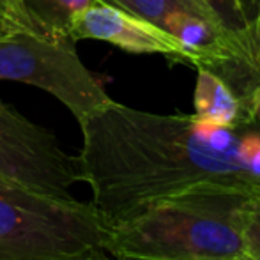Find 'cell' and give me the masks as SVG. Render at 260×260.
<instances>
[{
  "mask_svg": "<svg viewBox=\"0 0 260 260\" xmlns=\"http://www.w3.org/2000/svg\"><path fill=\"white\" fill-rule=\"evenodd\" d=\"M80 129L83 181L112 226L152 204L200 186L260 197V131L197 115H159L110 101Z\"/></svg>",
  "mask_w": 260,
  "mask_h": 260,
  "instance_id": "1",
  "label": "cell"
},
{
  "mask_svg": "<svg viewBox=\"0 0 260 260\" xmlns=\"http://www.w3.org/2000/svg\"><path fill=\"white\" fill-rule=\"evenodd\" d=\"M257 195L200 186L152 204L112 226L105 250L117 260H230L246 253L244 223Z\"/></svg>",
  "mask_w": 260,
  "mask_h": 260,
  "instance_id": "2",
  "label": "cell"
},
{
  "mask_svg": "<svg viewBox=\"0 0 260 260\" xmlns=\"http://www.w3.org/2000/svg\"><path fill=\"white\" fill-rule=\"evenodd\" d=\"M108 234L92 204L55 200L0 179V260H69L105 248Z\"/></svg>",
  "mask_w": 260,
  "mask_h": 260,
  "instance_id": "3",
  "label": "cell"
},
{
  "mask_svg": "<svg viewBox=\"0 0 260 260\" xmlns=\"http://www.w3.org/2000/svg\"><path fill=\"white\" fill-rule=\"evenodd\" d=\"M71 38L50 39L23 30L0 38V80L27 83L57 98L82 124L112 101L80 60Z\"/></svg>",
  "mask_w": 260,
  "mask_h": 260,
  "instance_id": "4",
  "label": "cell"
},
{
  "mask_svg": "<svg viewBox=\"0 0 260 260\" xmlns=\"http://www.w3.org/2000/svg\"><path fill=\"white\" fill-rule=\"evenodd\" d=\"M0 179L75 202L71 188L83 175L78 156L68 154L50 131L0 100Z\"/></svg>",
  "mask_w": 260,
  "mask_h": 260,
  "instance_id": "5",
  "label": "cell"
},
{
  "mask_svg": "<svg viewBox=\"0 0 260 260\" xmlns=\"http://www.w3.org/2000/svg\"><path fill=\"white\" fill-rule=\"evenodd\" d=\"M71 39H98L131 53H161L175 62L195 66V55L174 36L105 0H94L78 14L71 27Z\"/></svg>",
  "mask_w": 260,
  "mask_h": 260,
  "instance_id": "6",
  "label": "cell"
},
{
  "mask_svg": "<svg viewBox=\"0 0 260 260\" xmlns=\"http://www.w3.org/2000/svg\"><path fill=\"white\" fill-rule=\"evenodd\" d=\"M199 68H206L219 76L237 96L251 120L250 103L260 90V0L246 25L229 32L218 55Z\"/></svg>",
  "mask_w": 260,
  "mask_h": 260,
  "instance_id": "7",
  "label": "cell"
},
{
  "mask_svg": "<svg viewBox=\"0 0 260 260\" xmlns=\"http://www.w3.org/2000/svg\"><path fill=\"white\" fill-rule=\"evenodd\" d=\"M94 0H9L4 25L50 39L71 38V27L80 13Z\"/></svg>",
  "mask_w": 260,
  "mask_h": 260,
  "instance_id": "8",
  "label": "cell"
},
{
  "mask_svg": "<svg viewBox=\"0 0 260 260\" xmlns=\"http://www.w3.org/2000/svg\"><path fill=\"white\" fill-rule=\"evenodd\" d=\"M199 69L195 87V115L221 126H255L246 117L241 101L219 76L206 68Z\"/></svg>",
  "mask_w": 260,
  "mask_h": 260,
  "instance_id": "9",
  "label": "cell"
},
{
  "mask_svg": "<svg viewBox=\"0 0 260 260\" xmlns=\"http://www.w3.org/2000/svg\"><path fill=\"white\" fill-rule=\"evenodd\" d=\"M105 2L113 4V6L120 7V9L127 11L138 18H144V20L157 25L159 28H163L167 16L174 11H193V13H199L209 18L199 6H195L189 0H105Z\"/></svg>",
  "mask_w": 260,
  "mask_h": 260,
  "instance_id": "10",
  "label": "cell"
},
{
  "mask_svg": "<svg viewBox=\"0 0 260 260\" xmlns=\"http://www.w3.org/2000/svg\"><path fill=\"white\" fill-rule=\"evenodd\" d=\"M225 30H239L246 25V14L237 0H189Z\"/></svg>",
  "mask_w": 260,
  "mask_h": 260,
  "instance_id": "11",
  "label": "cell"
},
{
  "mask_svg": "<svg viewBox=\"0 0 260 260\" xmlns=\"http://www.w3.org/2000/svg\"><path fill=\"white\" fill-rule=\"evenodd\" d=\"M244 241H246V253L260 258V197L255 199L253 206L248 212L244 223Z\"/></svg>",
  "mask_w": 260,
  "mask_h": 260,
  "instance_id": "12",
  "label": "cell"
},
{
  "mask_svg": "<svg viewBox=\"0 0 260 260\" xmlns=\"http://www.w3.org/2000/svg\"><path fill=\"white\" fill-rule=\"evenodd\" d=\"M69 260H117V258L113 257L112 253H108L105 248H94V250H89V251H85V253L78 255V257H75V258H69Z\"/></svg>",
  "mask_w": 260,
  "mask_h": 260,
  "instance_id": "13",
  "label": "cell"
},
{
  "mask_svg": "<svg viewBox=\"0 0 260 260\" xmlns=\"http://www.w3.org/2000/svg\"><path fill=\"white\" fill-rule=\"evenodd\" d=\"M250 117L253 120V124H258L260 126V90L255 94L250 103Z\"/></svg>",
  "mask_w": 260,
  "mask_h": 260,
  "instance_id": "14",
  "label": "cell"
},
{
  "mask_svg": "<svg viewBox=\"0 0 260 260\" xmlns=\"http://www.w3.org/2000/svg\"><path fill=\"white\" fill-rule=\"evenodd\" d=\"M237 2L241 4V7H243L244 14H246V20L251 16V13L255 11V7H257L258 0H237Z\"/></svg>",
  "mask_w": 260,
  "mask_h": 260,
  "instance_id": "15",
  "label": "cell"
},
{
  "mask_svg": "<svg viewBox=\"0 0 260 260\" xmlns=\"http://www.w3.org/2000/svg\"><path fill=\"white\" fill-rule=\"evenodd\" d=\"M7 4H9V0H0V16H2V21H4V13L7 9Z\"/></svg>",
  "mask_w": 260,
  "mask_h": 260,
  "instance_id": "16",
  "label": "cell"
},
{
  "mask_svg": "<svg viewBox=\"0 0 260 260\" xmlns=\"http://www.w3.org/2000/svg\"><path fill=\"white\" fill-rule=\"evenodd\" d=\"M230 260H260V258H258V257H253V255H248V253H244V255H241V257L230 258Z\"/></svg>",
  "mask_w": 260,
  "mask_h": 260,
  "instance_id": "17",
  "label": "cell"
},
{
  "mask_svg": "<svg viewBox=\"0 0 260 260\" xmlns=\"http://www.w3.org/2000/svg\"><path fill=\"white\" fill-rule=\"evenodd\" d=\"M7 32H11V30L6 27V25H2V23H0V38H2V36H6Z\"/></svg>",
  "mask_w": 260,
  "mask_h": 260,
  "instance_id": "18",
  "label": "cell"
},
{
  "mask_svg": "<svg viewBox=\"0 0 260 260\" xmlns=\"http://www.w3.org/2000/svg\"><path fill=\"white\" fill-rule=\"evenodd\" d=\"M0 23H2V25H4V21H2V16H0Z\"/></svg>",
  "mask_w": 260,
  "mask_h": 260,
  "instance_id": "19",
  "label": "cell"
}]
</instances>
